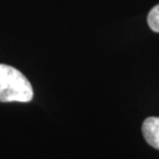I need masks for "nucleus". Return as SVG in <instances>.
Segmentation results:
<instances>
[{
	"label": "nucleus",
	"mask_w": 159,
	"mask_h": 159,
	"mask_svg": "<svg viewBox=\"0 0 159 159\" xmlns=\"http://www.w3.org/2000/svg\"><path fill=\"white\" fill-rule=\"evenodd\" d=\"M33 94L31 83L19 70L0 64V102H29Z\"/></svg>",
	"instance_id": "f257e3e1"
},
{
	"label": "nucleus",
	"mask_w": 159,
	"mask_h": 159,
	"mask_svg": "<svg viewBox=\"0 0 159 159\" xmlns=\"http://www.w3.org/2000/svg\"><path fill=\"white\" fill-rule=\"evenodd\" d=\"M143 136L148 145L159 150V117H148L142 126Z\"/></svg>",
	"instance_id": "f03ea898"
},
{
	"label": "nucleus",
	"mask_w": 159,
	"mask_h": 159,
	"mask_svg": "<svg viewBox=\"0 0 159 159\" xmlns=\"http://www.w3.org/2000/svg\"><path fill=\"white\" fill-rule=\"evenodd\" d=\"M148 24L153 32L159 33V4L150 11L148 16Z\"/></svg>",
	"instance_id": "7ed1b4c3"
}]
</instances>
